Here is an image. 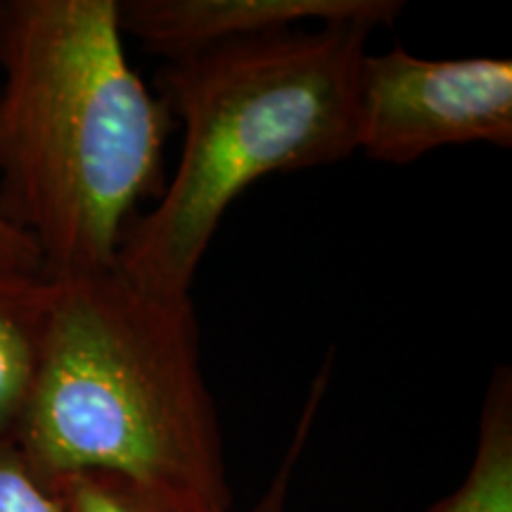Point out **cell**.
Masks as SVG:
<instances>
[{
  "label": "cell",
  "instance_id": "cell-1",
  "mask_svg": "<svg viewBox=\"0 0 512 512\" xmlns=\"http://www.w3.org/2000/svg\"><path fill=\"white\" fill-rule=\"evenodd\" d=\"M0 72V219L50 280L112 271L174 126L128 62L119 0H0Z\"/></svg>",
  "mask_w": 512,
  "mask_h": 512
},
{
  "label": "cell",
  "instance_id": "cell-2",
  "mask_svg": "<svg viewBox=\"0 0 512 512\" xmlns=\"http://www.w3.org/2000/svg\"><path fill=\"white\" fill-rule=\"evenodd\" d=\"M10 439L50 486L114 472L233 501L192 299L117 268L50 280L41 361Z\"/></svg>",
  "mask_w": 512,
  "mask_h": 512
},
{
  "label": "cell",
  "instance_id": "cell-3",
  "mask_svg": "<svg viewBox=\"0 0 512 512\" xmlns=\"http://www.w3.org/2000/svg\"><path fill=\"white\" fill-rule=\"evenodd\" d=\"M368 24H309L164 62L159 98L183 126L174 176L136 216L117 271L145 290L190 297L230 204L268 174L356 152V74Z\"/></svg>",
  "mask_w": 512,
  "mask_h": 512
},
{
  "label": "cell",
  "instance_id": "cell-4",
  "mask_svg": "<svg viewBox=\"0 0 512 512\" xmlns=\"http://www.w3.org/2000/svg\"><path fill=\"white\" fill-rule=\"evenodd\" d=\"M356 150L411 164L439 147L512 145L508 57L432 60L394 48L366 53L356 74Z\"/></svg>",
  "mask_w": 512,
  "mask_h": 512
},
{
  "label": "cell",
  "instance_id": "cell-5",
  "mask_svg": "<svg viewBox=\"0 0 512 512\" xmlns=\"http://www.w3.org/2000/svg\"><path fill=\"white\" fill-rule=\"evenodd\" d=\"M399 0H126L121 31L164 62L309 24H392Z\"/></svg>",
  "mask_w": 512,
  "mask_h": 512
},
{
  "label": "cell",
  "instance_id": "cell-6",
  "mask_svg": "<svg viewBox=\"0 0 512 512\" xmlns=\"http://www.w3.org/2000/svg\"><path fill=\"white\" fill-rule=\"evenodd\" d=\"M50 280L0 261V439H10L27 406L41 361Z\"/></svg>",
  "mask_w": 512,
  "mask_h": 512
},
{
  "label": "cell",
  "instance_id": "cell-7",
  "mask_svg": "<svg viewBox=\"0 0 512 512\" xmlns=\"http://www.w3.org/2000/svg\"><path fill=\"white\" fill-rule=\"evenodd\" d=\"M427 512H512L510 368H498L486 389L475 458L465 479Z\"/></svg>",
  "mask_w": 512,
  "mask_h": 512
},
{
  "label": "cell",
  "instance_id": "cell-8",
  "mask_svg": "<svg viewBox=\"0 0 512 512\" xmlns=\"http://www.w3.org/2000/svg\"><path fill=\"white\" fill-rule=\"evenodd\" d=\"M53 486L64 512H230L195 491L114 472H79Z\"/></svg>",
  "mask_w": 512,
  "mask_h": 512
},
{
  "label": "cell",
  "instance_id": "cell-9",
  "mask_svg": "<svg viewBox=\"0 0 512 512\" xmlns=\"http://www.w3.org/2000/svg\"><path fill=\"white\" fill-rule=\"evenodd\" d=\"M0 512H64L55 486L31 470L12 439H0Z\"/></svg>",
  "mask_w": 512,
  "mask_h": 512
},
{
  "label": "cell",
  "instance_id": "cell-10",
  "mask_svg": "<svg viewBox=\"0 0 512 512\" xmlns=\"http://www.w3.org/2000/svg\"><path fill=\"white\" fill-rule=\"evenodd\" d=\"M330 377H332V363L325 361L318 370L316 380H313V384H311L309 399H306L304 411H302V415H299L297 430H294V434H292L290 446H287L285 456H283V460H280V465H278V470H275L271 484L266 486L264 496L256 501V505L249 512H285L287 496H290V489H292L294 470H297L306 441H309L311 432H313V422H316L320 401H323L325 392H328Z\"/></svg>",
  "mask_w": 512,
  "mask_h": 512
},
{
  "label": "cell",
  "instance_id": "cell-11",
  "mask_svg": "<svg viewBox=\"0 0 512 512\" xmlns=\"http://www.w3.org/2000/svg\"><path fill=\"white\" fill-rule=\"evenodd\" d=\"M0 261L43 273L41 254H38L34 242L27 235L19 233V230L8 226L3 219H0Z\"/></svg>",
  "mask_w": 512,
  "mask_h": 512
}]
</instances>
